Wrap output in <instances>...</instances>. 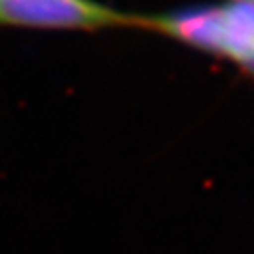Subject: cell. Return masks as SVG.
<instances>
[{"instance_id": "6da1fadb", "label": "cell", "mask_w": 254, "mask_h": 254, "mask_svg": "<svg viewBox=\"0 0 254 254\" xmlns=\"http://www.w3.org/2000/svg\"><path fill=\"white\" fill-rule=\"evenodd\" d=\"M143 28L237 64L254 74V0L141 16Z\"/></svg>"}, {"instance_id": "7a4b0ae2", "label": "cell", "mask_w": 254, "mask_h": 254, "mask_svg": "<svg viewBox=\"0 0 254 254\" xmlns=\"http://www.w3.org/2000/svg\"><path fill=\"white\" fill-rule=\"evenodd\" d=\"M0 27L97 30L143 27V20L95 0H0Z\"/></svg>"}]
</instances>
